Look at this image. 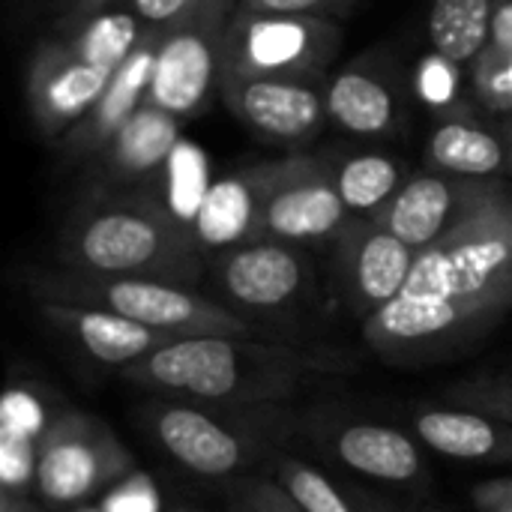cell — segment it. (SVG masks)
Here are the masks:
<instances>
[{"mask_svg":"<svg viewBox=\"0 0 512 512\" xmlns=\"http://www.w3.org/2000/svg\"><path fill=\"white\" fill-rule=\"evenodd\" d=\"M243 9L252 12H273V15H312V18H333L339 21L348 15L360 0H237Z\"/></svg>","mask_w":512,"mask_h":512,"instance_id":"obj_32","label":"cell"},{"mask_svg":"<svg viewBox=\"0 0 512 512\" xmlns=\"http://www.w3.org/2000/svg\"><path fill=\"white\" fill-rule=\"evenodd\" d=\"M228 512H303L273 477H243L228 486Z\"/></svg>","mask_w":512,"mask_h":512,"instance_id":"obj_31","label":"cell"},{"mask_svg":"<svg viewBox=\"0 0 512 512\" xmlns=\"http://www.w3.org/2000/svg\"><path fill=\"white\" fill-rule=\"evenodd\" d=\"M297 429L327 459L372 483L414 492L429 483V465L420 444L402 429L342 414H309L297 423Z\"/></svg>","mask_w":512,"mask_h":512,"instance_id":"obj_12","label":"cell"},{"mask_svg":"<svg viewBox=\"0 0 512 512\" xmlns=\"http://www.w3.org/2000/svg\"><path fill=\"white\" fill-rule=\"evenodd\" d=\"M123 0H39V6L48 12L51 18V27H60V24H72V21H81V18H90L102 9H111V6H120Z\"/></svg>","mask_w":512,"mask_h":512,"instance_id":"obj_35","label":"cell"},{"mask_svg":"<svg viewBox=\"0 0 512 512\" xmlns=\"http://www.w3.org/2000/svg\"><path fill=\"white\" fill-rule=\"evenodd\" d=\"M36 309L39 318L51 330H57L66 342H72L81 354H87L93 363L114 366L117 372L177 342L159 330H150L144 324H135L105 309L72 306V303H36Z\"/></svg>","mask_w":512,"mask_h":512,"instance_id":"obj_20","label":"cell"},{"mask_svg":"<svg viewBox=\"0 0 512 512\" xmlns=\"http://www.w3.org/2000/svg\"><path fill=\"white\" fill-rule=\"evenodd\" d=\"M114 72L78 57L54 33L42 36L24 69V102L36 132L57 144L96 105Z\"/></svg>","mask_w":512,"mask_h":512,"instance_id":"obj_15","label":"cell"},{"mask_svg":"<svg viewBox=\"0 0 512 512\" xmlns=\"http://www.w3.org/2000/svg\"><path fill=\"white\" fill-rule=\"evenodd\" d=\"M414 438L432 453L462 462L512 468V423L462 405H432L414 414Z\"/></svg>","mask_w":512,"mask_h":512,"instance_id":"obj_21","label":"cell"},{"mask_svg":"<svg viewBox=\"0 0 512 512\" xmlns=\"http://www.w3.org/2000/svg\"><path fill=\"white\" fill-rule=\"evenodd\" d=\"M471 504L474 512H512V474L474 483Z\"/></svg>","mask_w":512,"mask_h":512,"instance_id":"obj_34","label":"cell"},{"mask_svg":"<svg viewBox=\"0 0 512 512\" xmlns=\"http://www.w3.org/2000/svg\"><path fill=\"white\" fill-rule=\"evenodd\" d=\"M351 495L357 498V504H360V510L363 512H393L381 498H375L372 492H363V489H351Z\"/></svg>","mask_w":512,"mask_h":512,"instance_id":"obj_37","label":"cell"},{"mask_svg":"<svg viewBox=\"0 0 512 512\" xmlns=\"http://www.w3.org/2000/svg\"><path fill=\"white\" fill-rule=\"evenodd\" d=\"M132 471V453L99 417L63 408L39 441L36 495L54 507H81L111 492Z\"/></svg>","mask_w":512,"mask_h":512,"instance_id":"obj_7","label":"cell"},{"mask_svg":"<svg viewBox=\"0 0 512 512\" xmlns=\"http://www.w3.org/2000/svg\"><path fill=\"white\" fill-rule=\"evenodd\" d=\"M258 198H261V162L246 165L213 183L192 219V231L204 246V252L255 240Z\"/></svg>","mask_w":512,"mask_h":512,"instance_id":"obj_24","label":"cell"},{"mask_svg":"<svg viewBox=\"0 0 512 512\" xmlns=\"http://www.w3.org/2000/svg\"><path fill=\"white\" fill-rule=\"evenodd\" d=\"M57 411H45L30 384L9 387L0 417V495L30 498L36 492L39 441Z\"/></svg>","mask_w":512,"mask_h":512,"instance_id":"obj_22","label":"cell"},{"mask_svg":"<svg viewBox=\"0 0 512 512\" xmlns=\"http://www.w3.org/2000/svg\"><path fill=\"white\" fill-rule=\"evenodd\" d=\"M273 480L300 504L303 512H363L351 489H339L324 471L297 456H273Z\"/></svg>","mask_w":512,"mask_h":512,"instance_id":"obj_28","label":"cell"},{"mask_svg":"<svg viewBox=\"0 0 512 512\" xmlns=\"http://www.w3.org/2000/svg\"><path fill=\"white\" fill-rule=\"evenodd\" d=\"M147 27H171L186 18L201 0H123Z\"/></svg>","mask_w":512,"mask_h":512,"instance_id":"obj_33","label":"cell"},{"mask_svg":"<svg viewBox=\"0 0 512 512\" xmlns=\"http://www.w3.org/2000/svg\"><path fill=\"white\" fill-rule=\"evenodd\" d=\"M75 512H102V510H90V507H81V510H75Z\"/></svg>","mask_w":512,"mask_h":512,"instance_id":"obj_39","label":"cell"},{"mask_svg":"<svg viewBox=\"0 0 512 512\" xmlns=\"http://www.w3.org/2000/svg\"><path fill=\"white\" fill-rule=\"evenodd\" d=\"M0 512H45L30 498H15V495H0Z\"/></svg>","mask_w":512,"mask_h":512,"instance_id":"obj_36","label":"cell"},{"mask_svg":"<svg viewBox=\"0 0 512 512\" xmlns=\"http://www.w3.org/2000/svg\"><path fill=\"white\" fill-rule=\"evenodd\" d=\"M324 87L327 81L246 78L222 72L219 99L261 141L303 150L330 123Z\"/></svg>","mask_w":512,"mask_h":512,"instance_id":"obj_13","label":"cell"},{"mask_svg":"<svg viewBox=\"0 0 512 512\" xmlns=\"http://www.w3.org/2000/svg\"><path fill=\"white\" fill-rule=\"evenodd\" d=\"M207 279L213 300L249 321L300 306L315 285V264L303 246L255 237L207 252Z\"/></svg>","mask_w":512,"mask_h":512,"instance_id":"obj_10","label":"cell"},{"mask_svg":"<svg viewBox=\"0 0 512 512\" xmlns=\"http://www.w3.org/2000/svg\"><path fill=\"white\" fill-rule=\"evenodd\" d=\"M510 189V180H471L423 168L411 174L396 198L372 219L414 252H423L450 237Z\"/></svg>","mask_w":512,"mask_h":512,"instance_id":"obj_11","label":"cell"},{"mask_svg":"<svg viewBox=\"0 0 512 512\" xmlns=\"http://www.w3.org/2000/svg\"><path fill=\"white\" fill-rule=\"evenodd\" d=\"M414 96L435 111V117H447L453 111H462L468 105H477L468 93V72L447 57L435 54L420 63V69L411 78Z\"/></svg>","mask_w":512,"mask_h":512,"instance_id":"obj_29","label":"cell"},{"mask_svg":"<svg viewBox=\"0 0 512 512\" xmlns=\"http://www.w3.org/2000/svg\"><path fill=\"white\" fill-rule=\"evenodd\" d=\"M183 126V120L147 102L87 168L90 189L144 192L180 147Z\"/></svg>","mask_w":512,"mask_h":512,"instance_id":"obj_18","label":"cell"},{"mask_svg":"<svg viewBox=\"0 0 512 512\" xmlns=\"http://www.w3.org/2000/svg\"><path fill=\"white\" fill-rule=\"evenodd\" d=\"M423 168L471 180H510V144L501 120L468 105L438 117L423 144Z\"/></svg>","mask_w":512,"mask_h":512,"instance_id":"obj_19","label":"cell"},{"mask_svg":"<svg viewBox=\"0 0 512 512\" xmlns=\"http://www.w3.org/2000/svg\"><path fill=\"white\" fill-rule=\"evenodd\" d=\"M342 39V24L333 18L252 12L237 3L225 30L222 72L246 78L327 81Z\"/></svg>","mask_w":512,"mask_h":512,"instance_id":"obj_5","label":"cell"},{"mask_svg":"<svg viewBox=\"0 0 512 512\" xmlns=\"http://www.w3.org/2000/svg\"><path fill=\"white\" fill-rule=\"evenodd\" d=\"M351 219L321 156L291 153L288 159L261 162L255 237L306 249L315 243H336Z\"/></svg>","mask_w":512,"mask_h":512,"instance_id":"obj_9","label":"cell"},{"mask_svg":"<svg viewBox=\"0 0 512 512\" xmlns=\"http://www.w3.org/2000/svg\"><path fill=\"white\" fill-rule=\"evenodd\" d=\"M162 33H165V27L147 30V36L138 42V48L114 72V78L108 81V87L102 90L96 105L54 144V150L69 165L90 168L102 156V150L117 138V132L147 105Z\"/></svg>","mask_w":512,"mask_h":512,"instance_id":"obj_17","label":"cell"},{"mask_svg":"<svg viewBox=\"0 0 512 512\" xmlns=\"http://www.w3.org/2000/svg\"><path fill=\"white\" fill-rule=\"evenodd\" d=\"M156 450L204 480H243L288 435L279 408H216L153 396L138 411Z\"/></svg>","mask_w":512,"mask_h":512,"instance_id":"obj_3","label":"cell"},{"mask_svg":"<svg viewBox=\"0 0 512 512\" xmlns=\"http://www.w3.org/2000/svg\"><path fill=\"white\" fill-rule=\"evenodd\" d=\"M147 30L150 27L126 3L102 9V12L81 18V21H72V24L51 27V33L63 45H69L78 57L99 63L105 69H120L123 60L147 36Z\"/></svg>","mask_w":512,"mask_h":512,"instance_id":"obj_25","label":"cell"},{"mask_svg":"<svg viewBox=\"0 0 512 512\" xmlns=\"http://www.w3.org/2000/svg\"><path fill=\"white\" fill-rule=\"evenodd\" d=\"M408 297H512V189L417 255Z\"/></svg>","mask_w":512,"mask_h":512,"instance_id":"obj_6","label":"cell"},{"mask_svg":"<svg viewBox=\"0 0 512 512\" xmlns=\"http://www.w3.org/2000/svg\"><path fill=\"white\" fill-rule=\"evenodd\" d=\"M468 93L495 120L512 111V0H495L489 45L468 69Z\"/></svg>","mask_w":512,"mask_h":512,"instance_id":"obj_27","label":"cell"},{"mask_svg":"<svg viewBox=\"0 0 512 512\" xmlns=\"http://www.w3.org/2000/svg\"><path fill=\"white\" fill-rule=\"evenodd\" d=\"M27 291L36 303H72L123 315L171 339L198 336H255V324L219 300L174 282L90 276L69 267L30 270Z\"/></svg>","mask_w":512,"mask_h":512,"instance_id":"obj_4","label":"cell"},{"mask_svg":"<svg viewBox=\"0 0 512 512\" xmlns=\"http://www.w3.org/2000/svg\"><path fill=\"white\" fill-rule=\"evenodd\" d=\"M492 15L495 0H432L426 15L432 51L468 72L489 45Z\"/></svg>","mask_w":512,"mask_h":512,"instance_id":"obj_26","label":"cell"},{"mask_svg":"<svg viewBox=\"0 0 512 512\" xmlns=\"http://www.w3.org/2000/svg\"><path fill=\"white\" fill-rule=\"evenodd\" d=\"M354 372L339 351L261 342L255 336L177 339L120 372L141 393L216 408H279L330 375Z\"/></svg>","mask_w":512,"mask_h":512,"instance_id":"obj_1","label":"cell"},{"mask_svg":"<svg viewBox=\"0 0 512 512\" xmlns=\"http://www.w3.org/2000/svg\"><path fill=\"white\" fill-rule=\"evenodd\" d=\"M60 267L90 276L159 279L195 288L207 252L189 222L147 192L90 189L57 237Z\"/></svg>","mask_w":512,"mask_h":512,"instance_id":"obj_2","label":"cell"},{"mask_svg":"<svg viewBox=\"0 0 512 512\" xmlns=\"http://www.w3.org/2000/svg\"><path fill=\"white\" fill-rule=\"evenodd\" d=\"M237 0H201L186 18L165 27L147 102L189 123L219 96L222 45Z\"/></svg>","mask_w":512,"mask_h":512,"instance_id":"obj_8","label":"cell"},{"mask_svg":"<svg viewBox=\"0 0 512 512\" xmlns=\"http://www.w3.org/2000/svg\"><path fill=\"white\" fill-rule=\"evenodd\" d=\"M174 512H195V510H174Z\"/></svg>","mask_w":512,"mask_h":512,"instance_id":"obj_40","label":"cell"},{"mask_svg":"<svg viewBox=\"0 0 512 512\" xmlns=\"http://www.w3.org/2000/svg\"><path fill=\"white\" fill-rule=\"evenodd\" d=\"M318 156L354 219L378 216L411 177L408 165L384 150H324Z\"/></svg>","mask_w":512,"mask_h":512,"instance_id":"obj_23","label":"cell"},{"mask_svg":"<svg viewBox=\"0 0 512 512\" xmlns=\"http://www.w3.org/2000/svg\"><path fill=\"white\" fill-rule=\"evenodd\" d=\"M327 117L351 138L384 141L402 132L411 114V78L390 54L369 51L327 78Z\"/></svg>","mask_w":512,"mask_h":512,"instance_id":"obj_14","label":"cell"},{"mask_svg":"<svg viewBox=\"0 0 512 512\" xmlns=\"http://www.w3.org/2000/svg\"><path fill=\"white\" fill-rule=\"evenodd\" d=\"M447 402L474 408V411H486L492 417L512 423V372L477 375V378L459 381L447 390Z\"/></svg>","mask_w":512,"mask_h":512,"instance_id":"obj_30","label":"cell"},{"mask_svg":"<svg viewBox=\"0 0 512 512\" xmlns=\"http://www.w3.org/2000/svg\"><path fill=\"white\" fill-rule=\"evenodd\" d=\"M417 255L375 219H351L333 243V273L345 306L369 321L402 297Z\"/></svg>","mask_w":512,"mask_h":512,"instance_id":"obj_16","label":"cell"},{"mask_svg":"<svg viewBox=\"0 0 512 512\" xmlns=\"http://www.w3.org/2000/svg\"><path fill=\"white\" fill-rule=\"evenodd\" d=\"M501 126H504V135H507V144H510V162H512V111L501 120Z\"/></svg>","mask_w":512,"mask_h":512,"instance_id":"obj_38","label":"cell"}]
</instances>
